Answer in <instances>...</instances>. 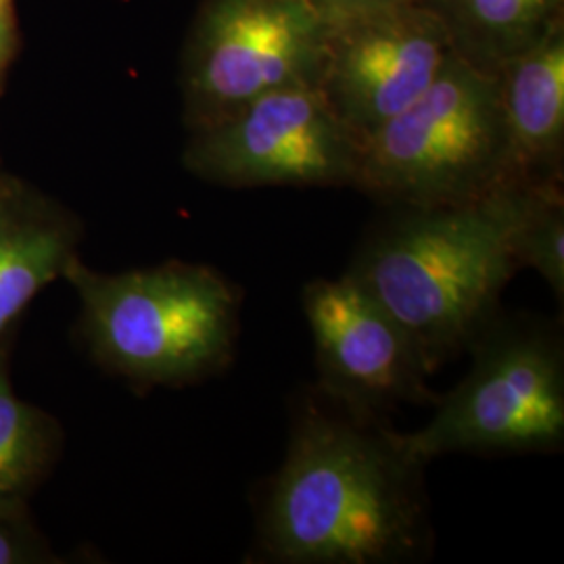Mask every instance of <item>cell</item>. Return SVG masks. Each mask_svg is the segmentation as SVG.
I'll return each instance as SVG.
<instances>
[{"label":"cell","mask_w":564,"mask_h":564,"mask_svg":"<svg viewBox=\"0 0 564 564\" xmlns=\"http://www.w3.org/2000/svg\"><path fill=\"white\" fill-rule=\"evenodd\" d=\"M330 18L303 0H203L182 55L188 132L268 93L318 86Z\"/></svg>","instance_id":"6"},{"label":"cell","mask_w":564,"mask_h":564,"mask_svg":"<svg viewBox=\"0 0 564 564\" xmlns=\"http://www.w3.org/2000/svg\"><path fill=\"white\" fill-rule=\"evenodd\" d=\"M4 176H7V172H4V170H2V165H0V181H2Z\"/></svg>","instance_id":"18"},{"label":"cell","mask_w":564,"mask_h":564,"mask_svg":"<svg viewBox=\"0 0 564 564\" xmlns=\"http://www.w3.org/2000/svg\"><path fill=\"white\" fill-rule=\"evenodd\" d=\"M84 224L30 182L0 181V347L15 341L23 312L80 258Z\"/></svg>","instance_id":"10"},{"label":"cell","mask_w":564,"mask_h":564,"mask_svg":"<svg viewBox=\"0 0 564 564\" xmlns=\"http://www.w3.org/2000/svg\"><path fill=\"white\" fill-rule=\"evenodd\" d=\"M535 186L508 181L460 205L387 207L345 270L400 321L431 375L502 310L519 272L512 232Z\"/></svg>","instance_id":"2"},{"label":"cell","mask_w":564,"mask_h":564,"mask_svg":"<svg viewBox=\"0 0 564 564\" xmlns=\"http://www.w3.org/2000/svg\"><path fill=\"white\" fill-rule=\"evenodd\" d=\"M463 381L440 395L429 423L400 433L429 464L449 454H556L564 445V335L561 321L505 307L466 347Z\"/></svg>","instance_id":"5"},{"label":"cell","mask_w":564,"mask_h":564,"mask_svg":"<svg viewBox=\"0 0 564 564\" xmlns=\"http://www.w3.org/2000/svg\"><path fill=\"white\" fill-rule=\"evenodd\" d=\"M442 18L452 51L489 72L563 20L564 0H424Z\"/></svg>","instance_id":"12"},{"label":"cell","mask_w":564,"mask_h":564,"mask_svg":"<svg viewBox=\"0 0 564 564\" xmlns=\"http://www.w3.org/2000/svg\"><path fill=\"white\" fill-rule=\"evenodd\" d=\"M452 42L424 0L330 18L318 88L360 139L416 101L444 72Z\"/></svg>","instance_id":"8"},{"label":"cell","mask_w":564,"mask_h":564,"mask_svg":"<svg viewBox=\"0 0 564 564\" xmlns=\"http://www.w3.org/2000/svg\"><path fill=\"white\" fill-rule=\"evenodd\" d=\"M514 181L498 72L452 53L444 72L360 142L354 188L383 207L475 202Z\"/></svg>","instance_id":"4"},{"label":"cell","mask_w":564,"mask_h":564,"mask_svg":"<svg viewBox=\"0 0 564 564\" xmlns=\"http://www.w3.org/2000/svg\"><path fill=\"white\" fill-rule=\"evenodd\" d=\"M303 2H307L310 7H314L326 18H341V15L358 13L364 9H372V7L387 4L393 0H303Z\"/></svg>","instance_id":"17"},{"label":"cell","mask_w":564,"mask_h":564,"mask_svg":"<svg viewBox=\"0 0 564 564\" xmlns=\"http://www.w3.org/2000/svg\"><path fill=\"white\" fill-rule=\"evenodd\" d=\"M13 343L0 347V510L30 508L65 447L59 421L41 405L21 400L13 389Z\"/></svg>","instance_id":"13"},{"label":"cell","mask_w":564,"mask_h":564,"mask_svg":"<svg viewBox=\"0 0 564 564\" xmlns=\"http://www.w3.org/2000/svg\"><path fill=\"white\" fill-rule=\"evenodd\" d=\"M20 48L15 0H0V95L7 72L11 69Z\"/></svg>","instance_id":"16"},{"label":"cell","mask_w":564,"mask_h":564,"mask_svg":"<svg viewBox=\"0 0 564 564\" xmlns=\"http://www.w3.org/2000/svg\"><path fill=\"white\" fill-rule=\"evenodd\" d=\"M302 305L314 341V389L324 398L379 421L405 403L433 405L440 398L419 345L351 276L307 282Z\"/></svg>","instance_id":"9"},{"label":"cell","mask_w":564,"mask_h":564,"mask_svg":"<svg viewBox=\"0 0 564 564\" xmlns=\"http://www.w3.org/2000/svg\"><path fill=\"white\" fill-rule=\"evenodd\" d=\"M508 170L527 184L563 182L564 18L498 67Z\"/></svg>","instance_id":"11"},{"label":"cell","mask_w":564,"mask_h":564,"mask_svg":"<svg viewBox=\"0 0 564 564\" xmlns=\"http://www.w3.org/2000/svg\"><path fill=\"white\" fill-rule=\"evenodd\" d=\"M424 468L387 421L312 387L293 403L284 458L263 485L251 561L423 563L435 545Z\"/></svg>","instance_id":"1"},{"label":"cell","mask_w":564,"mask_h":564,"mask_svg":"<svg viewBox=\"0 0 564 564\" xmlns=\"http://www.w3.org/2000/svg\"><path fill=\"white\" fill-rule=\"evenodd\" d=\"M63 563L30 508L0 510V564Z\"/></svg>","instance_id":"15"},{"label":"cell","mask_w":564,"mask_h":564,"mask_svg":"<svg viewBox=\"0 0 564 564\" xmlns=\"http://www.w3.org/2000/svg\"><path fill=\"white\" fill-rule=\"evenodd\" d=\"M512 253L519 270L538 272L558 303H564L563 182L538 184L512 232Z\"/></svg>","instance_id":"14"},{"label":"cell","mask_w":564,"mask_h":564,"mask_svg":"<svg viewBox=\"0 0 564 564\" xmlns=\"http://www.w3.org/2000/svg\"><path fill=\"white\" fill-rule=\"evenodd\" d=\"M78 295V341L107 375L137 391L182 389L220 377L241 335V289L207 263L167 262L63 276Z\"/></svg>","instance_id":"3"},{"label":"cell","mask_w":564,"mask_h":564,"mask_svg":"<svg viewBox=\"0 0 564 564\" xmlns=\"http://www.w3.org/2000/svg\"><path fill=\"white\" fill-rule=\"evenodd\" d=\"M360 139L318 86L268 93L226 120L188 132L182 165L226 188H354Z\"/></svg>","instance_id":"7"}]
</instances>
